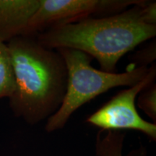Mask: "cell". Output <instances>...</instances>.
<instances>
[{
    "instance_id": "cell-6",
    "label": "cell",
    "mask_w": 156,
    "mask_h": 156,
    "mask_svg": "<svg viewBox=\"0 0 156 156\" xmlns=\"http://www.w3.org/2000/svg\"><path fill=\"white\" fill-rule=\"evenodd\" d=\"M38 6L39 0H0V41L24 36Z\"/></svg>"
},
{
    "instance_id": "cell-1",
    "label": "cell",
    "mask_w": 156,
    "mask_h": 156,
    "mask_svg": "<svg viewBox=\"0 0 156 156\" xmlns=\"http://www.w3.org/2000/svg\"><path fill=\"white\" fill-rule=\"evenodd\" d=\"M15 77L9 105L16 117L30 125L48 119L63 102L67 69L57 51L43 46L36 36H20L7 43Z\"/></svg>"
},
{
    "instance_id": "cell-5",
    "label": "cell",
    "mask_w": 156,
    "mask_h": 156,
    "mask_svg": "<svg viewBox=\"0 0 156 156\" xmlns=\"http://www.w3.org/2000/svg\"><path fill=\"white\" fill-rule=\"evenodd\" d=\"M155 64L149 68L142 80L128 89L120 91L86 119L101 130L132 129L145 134L156 140V124L144 120L136 109V98L141 91L155 83Z\"/></svg>"
},
{
    "instance_id": "cell-7",
    "label": "cell",
    "mask_w": 156,
    "mask_h": 156,
    "mask_svg": "<svg viewBox=\"0 0 156 156\" xmlns=\"http://www.w3.org/2000/svg\"><path fill=\"white\" fill-rule=\"evenodd\" d=\"M125 134L116 130H100L95 141L97 156H147L145 149L140 147L123 155Z\"/></svg>"
},
{
    "instance_id": "cell-3",
    "label": "cell",
    "mask_w": 156,
    "mask_h": 156,
    "mask_svg": "<svg viewBox=\"0 0 156 156\" xmlns=\"http://www.w3.org/2000/svg\"><path fill=\"white\" fill-rule=\"evenodd\" d=\"M63 57L67 69V86L61 106L46 122L48 133L62 129L76 110L98 95L116 87H132L147 76L149 68L133 64L125 73H109L95 69L93 58L80 51L69 48L55 49Z\"/></svg>"
},
{
    "instance_id": "cell-9",
    "label": "cell",
    "mask_w": 156,
    "mask_h": 156,
    "mask_svg": "<svg viewBox=\"0 0 156 156\" xmlns=\"http://www.w3.org/2000/svg\"><path fill=\"white\" fill-rule=\"evenodd\" d=\"M137 105L152 120L156 122V85L152 84L151 86L139 93Z\"/></svg>"
},
{
    "instance_id": "cell-8",
    "label": "cell",
    "mask_w": 156,
    "mask_h": 156,
    "mask_svg": "<svg viewBox=\"0 0 156 156\" xmlns=\"http://www.w3.org/2000/svg\"><path fill=\"white\" fill-rule=\"evenodd\" d=\"M15 89V77L7 44L0 41V98H9Z\"/></svg>"
},
{
    "instance_id": "cell-10",
    "label": "cell",
    "mask_w": 156,
    "mask_h": 156,
    "mask_svg": "<svg viewBox=\"0 0 156 156\" xmlns=\"http://www.w3.org/2000/svg\"><path fill=\"white\" fill-rule=\"evenodd\" d=\"M155 43L154 42L134 54L133 64L136 67H147V64L155 59Z\"/></svg>"
},
{
    "instance_id": "cell-2",
    "label": "cell",
    "mask_w": 156,
    "mask_h": 156,
    "mask_svg": "<svg viewBox=\"0 0 156 156\" xmlns=\"http://www.w3.org/2000/svg\"><path fill=\"white\" fill-rule=\"evenodd\" d=\"M147 1L116 15L88 17L59 25L36 35L43 46L51 49L69 48L88 54L101 70L114 73L121 58L156 35V25L148 24L144 12Z\"/></svg>"
},
{
    "instance_id": "cell-4",
    "label": "cell",
    "mask_w": 156,
    "mask_h": 156,
    "mask_svg": "<svg viewBox=\"0 0 156 156\" xmlns=\"http://www.w3.org/2000/svg\"><path fill=\"white\" fill-rule=\"evenodd\" d=\"M142 0H39L24 36H36L48 29L88 17L116 15Z\"/></svg>"
}]
</instances>
